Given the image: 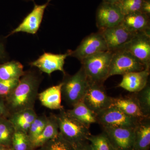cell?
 <instances>
[{
  "mask_svg": "<svg viewBox=\"0 0 150 150\" xmlns=\"http://www.w3.org/2000/svg\"><path fill=\"white\" fill-rule=\"evenodd\" d=\"M108 51L114 52L124 49L135 34L129 32L121 24L110 28L99 30Z\"/></svg>",
  "mask_w": 150,
  "mask_h": 150,
  "instance_id": "9c48e42d",
  "label": "cell"
},
{
  "mask_svg": "<svg viewBox=\"0 0 150 150\" xmlns=\"http://www.w3.org/2000/svg\"><path fill=\"white\" fill-rule=\"evenodd\" d=\"M69 50L65 54H54L45 52L39 58L29 64L49 76L55 71H60L66 74L64 69L65 60L70 56Z\"/></svg>",
  "mask_w": 150,
  "mask_h": 150,
  "instance_id": "4fadbf2b",
  "label": "cell"
},
{
  "mask_svg": "<svg viewBox=\"0 0 150 150\" xmlns=\"http://www.w3.org/2000/svg\"><path fill=\"white\" fill-rule=\"evenodd\" d=\"M150 16V0H144L142 5L141 11Z\"/></svg>",
  "mask_w": 150,
  "mask_h": 150,
  "instance_id": "836d02e7",
  "label": "cell"
},
{
  "mask_svg": "<svg viewBox=\"0 0 150 150\" xmlns=\"http://www.w3.org/2000/svg\"><path fill=\"white\" fill-rule=\"evenodd\" d=\"M23 1H34V0H23ZM47 1H51L52 0H47Z\"/></svg>",
  "mask_w": 150,
  "mask_h": 150,
  "instance_id": "74e56055",
  "label": "cell"
},
{
  "mask_svg": "<svg viewBox=\"0 0 150 150\" xmlns=\"http://www.w3.org/2000/svg\"><path fill=\"white\" fill-rule=\"evenodd\" d=\"M115 150H133L134 128L103 127Z\"/></svg>",
  "mask_w": 150,
  "mask_h": 150,
  "instance_id": "7c38bea8",
  "label": "cell"
},
{
  "mask_svg": "<svg viewBox=\"0 0 150 150\" xmlns=\"http://www.w3.org/2000/svg\"><path fill=\"white\" fill-rule=\"evenodd\" d=\"M23 66L16 61H11L0 65V79H19L24 74Z\"/></svg>",
  "mask_w": 150,
  "mask_h": 150,
  "instance_id": "603a6c76",
  "label": "cell"
},
{
  "mask_svg": "<svg viewBox=\"0 0 150 150\" xmlns=\"http://www.w3.org/2000/svg\"><path fill=\"white\" fill-rule=\"evenodd\" d=\"M50 2L47 1L42 5H38L35 3L32 10L25 16L21 24L10 33L8 36L19 32L35 34L39 29L45 9Z\"/></svg>",
  "mask_w": 150,
  "mask_h": 150,
  "instance_id": "5bb4252c",
  "label": "cell"
},
{
  "mask_svg": "<svg viewBox=\"0 0 150 150\" xmlns=\"http://www.w3.org/2000/svg\"><path fill=\"white\" fill-rule=\"evenodd\" d=\"M19 79H0V97L5 100L18 84Z\"/></svg>",
  "mask_w": 150,
  "mask_h": 150,
  "instance_id": "4dcf8cb0",
  "label": "cell"
},
{
  "mask_svg": "<svg viewBox=\"0 0 150 150\" xmlns=\"http://www.w3.org/2000/svg\"><path fill=\"white\" fill-rule=\"evenodd\" d=\"M124 15L116 4L102 2L96 11V25L99 30L115 27L121 24Z\"/></svg>",
  "mask_w": 150,
  "mask_h": 150,
  "instance_id": "8fae6325",
  "label": "cell"
},
{
  "mask_svg": "<svg viewBox=\"0 0 150 150\" xmlns=\"http://www.w3.org/2000/svg\"><path fill=\"white\" fill-rule=\"evenodd\" d=\"M111 106L117 108L126 115L134 118H145L135 93L125 97L113 98Z\"/></svg>",
  "mask_w": 150,
  "mask_h": 150,
  "instance_id": "d6986e66",
  "label": "cell"
},
{
  "mask_svg": "<svg viewBox=\"0 0 150 150\" xmlns=\"http://www.w3.org/2000/svg\"><path fill=\"white\" fill-rule=\"evenodd\" d=\"M10 148L11 150H34L27 134L19 131L15 132Z\"/></svg>",
  "mask_w": 150,
  "mask_h": 150,
  "instance_id": "484cf974",
  "label": "cell"
},
{
  "mask_svg": "<svg viewBox=\"0 0 150 150\" xmlns=\"http://www.w3.org/2000/svg\"><path fill=\"white\" fill-rule=\"evenodd\" d=\"M37 116L34 108H31L11 114L8 118L13 125L16 131L27 134L31 124Z\"/></svg>",
  "mask_w": 150,
  "mask_h": 150,
  "instance_id": "44dd1931",
  "label": "cell"
},
{
  "mask_svg": "<svg viewBox=\"0 0 150 150\" xmlns=\"http://www.w3.org/2000/svg\"><path fill=\"white\" fill-rule=\"evenodd\" d=\"M146 67L126 49L114 52L110 63L109 77L146 69Z\"/></svg>",
  "mask_w": 150,
  "mask_h": 150,
  "instance_id": "5b68a950",
  "label": "cell"
},
{
  "mask_svg": "<svg viewBox=\"0 0 150 150\" xmlns=\"http://www.w3.org/2000/svg\"><path fill=\"white\" fill-rule=\"evenodd\" d=\"M9 116L5 100L0 97V118H8Z\"/></svg>",
  "mask_w": 150,
  "mask_h": 150,
  "instance_id": "1f68e13d",
  "label": "cell"
},
{
  "mask_svg": "<svg viewBox=\"0 0 150 150\" xmlns=\"http://www.w3.org/2000/svg\"><path fill=\"white\" fill-rule=\"evenodd\" d=\"M121 1V0H103V2L112 4H117Z\"/></svg>",
  "mask_w": 150,
  "mask_h": 150,
  "instance_id": "e575fe53",
  "label": "cell"
},
{
  "mask_svg": "<svg viewBox=\"0 0 150 150\" xmlns=\"http://www.w3.org/2000/svg\"><path fill=\"white\" fill-rule=\"evenodd\" d=\"M0 150H11V149L9 147L0 144Z\"/></svg>",
  "mask_w": 150,
  "mask_h": 150,
  "instance_id": "8d00e7d4",
  "label": "cell"
},
{
  "mask_svg": "<svg viewBox=\"0 0 150 150\" xmlns=\"http://www.w3.org/2000/svg\"><path fill=\"white\" fill-rule=\"evenodd\" d=\"M139 105L146 117L150 116V86L149 83L141 91L135 93Z\"/></svg>",
  "mask_w": 150,
  "mask_h": 150,
  "instance_id": "83f0119b",
  "label": "cell"
},
{
  "mask_svg": "<svg viewBox=\"0 0 150 150\" xmlns=\"http://www.w3.org/2000/svg\"><path fill=\"white\" fill-rule=\"evenodd\" d=\"M15 131L8 118H0V144L10 147Z\"/></svg>",
  "mask_w": 150,
  "mask_h": 150,
  "instance_id": "cb8c5ba5",
  "label": "cell"
},
{
  "mask_svg": "<svg viewBox=\"0 0 150 150\" xmlns=\"http://www.w3.org/2000/svg\"><path fill=\"white\" fill-rule=\"evenodd\" d=\"M41 78L32 70L25 71L18 84L5 100L10 115L25 109L34 108Z\"/></svg>",
  "mask_w": 150,
  "mask_h": 150,
  "instance_id": "6da1fadb",
  "label": "cell"
},
{
  "mask_svg": "<svg viewBox=\"0 0 150 150\" xmlns=\"http://www.w3.org/2000/svg\"><path fill=\"white\" fill-rule=\"evenodd\" d=\"M124 49L130 52L143 64L150 68V34L141 33L135 34Z\"/></svg>",
  "mask_w": 150,
  "mask_h": 150,
  "instance_id": "30bf717a",
  "label": "cell"
},
{
  "mask_svg": "<svg viewBox=\"0 0 150 150\" xmlns=\"http://www.w3.org/2000/svg\"><path fill=\"white\" fill-rule=\"evenodd\" d=\"M75 150H93L90 143L88 141L82 142L75 146Z\"/></svg>",
  "mask_w": 150,
  "mask_h": 150,
  "instance_id": "d6a6232c",
  "label": "cell"
},
{
  "mask_svg": "<svg viewBox=\"0 0 150 150\" xmlns=\"http://www.w3.org/2000/svg\"><path fill=\"white\" fill-rule=\"evenodd\" d=\"M55 116L59 133L68 142L75 146L87 141L88 137L91 134L89 127L71 118L64 109Z\"/></svg>",
  "mask_w": 150,
  "mask_h": 150,
  "instance_id": "277c9868",
  "label": "cell"
},
{
  "mask_svg": "<svg viewBox=\"0 0 150 150\" xmlns=\"http://www.w3.org/2000/svg\"><path fill=\"white\" fill-rule=\"evenodd\" d=\"M113 54L108 50L86 58L81 62L89 82L103 84L109 78Z\"/></svg>",
  "mask_w": 150,
  "mask_h": 150,
  "instance_id": "7a4b0ae2",
  "label": "cell"
},
{
  "mask_svg": "<svg viewBox=\"0 0 150 150\" xmlns=\"http://www.w3.org/2000/svg\"><path fill=\"white\" fill-rule=\"evenodd\" d=\"M93 150H115L104 132L96 135L91 134L87 138Z\"/></svg>",
  "mask_w": 150,
  "mask_h": 150,
  "instance_id": "4316f807",
  "label": "cell"
},
{
  "mask_svg": "<svg viewBox=\"0 0 150 150\" xmlns=\"http://www.w3.org/2000/svg\"><path fill=\"white\" fill-rule=\"evenodd\" d=\"M48 119V117L46 115H37L31 124L27 133L31 142L37 138L43 131L47 124Z\"/></svg>",
  "mask_w": 150,
  "mask_h": 150,
  "instance_id": "f1b7e54d",
  "label": "cell"
},
{
  "mask_svg": "<svg viewBox=\"0 0 150 150\" xmlns=\"http://www.w3.org/2000/svg\"><path fill=\"white\" fill-rule=\"evenodd\" d=\"M35 150H75V146L64 139L59 133L58 136Z\"/></svg>",
  "mask_w": 150,
  "mask_h": 150,
  "instance_id": "d4e9b609",
  "label": "cell"
},
{
  "mask_svg": "<svg viewBox=\"0 0 150 150\" xmlns=\"http://www.w3.org/2000/svg\"><path fill=\"white\" fill-rule=\"evenodd\" d=\"M97 123L102 127L131 128H135L142 119L129 116L117 108L112 106L97 113Z\"/></svg>",
  "mask_w": 150,
  "mask_h": 150,
  "instance_id": "8992f818",
  "label": "cell"
},
{
  "mask_svg": "<svg viewBox=\"0 0 150 150\" xmlns=\"http://www.w3.org/2000/svg\"><path fill=\"white\" fill-rule=\"evenodd\" d=\"M144 0H121L117 6L124 16L129 14L141 11Z\"/></svg>",
  "mask_w": 150,
  "mask_h": 150,
  "instance_id": "f546056e",
  "label": "cell"
},
{
  "mask_svg": "<svg viewBox=\"0 0 150 150\" xmlns=\"http://www.w3.org/2000/svg\"><path fill=\"white\" fill-rule=\"evenodd\" d=\"M67 115L89 128L91 124L97 123V114L88 108L83 101L66 110Z\"/></svg>",
  "mask_w": 150,
  "mask_h": 150,
  "instance_id": "ffe728a7",
  "label": "cell"
},
{
  "mask_svg": "<svg viewBox=\"0 0 150 150\" xmlns=\"http://www.w3.org/2000/svg\"><path fill=\"white\" fill-rule=\"evenodd\" d=\"M149 75L150 69H148L128 73L123 75L118 86L130 92L136 93L141 91L146 86Z\"/></svg>",
  "mask_w": 150,
  "mask_h": 150,
  "instance_id": "9a60e30c",
  "label": "cell"
},
{
  "mask_svg": "<svg viewBox=\"0 0 150 150\" xmlns=\"http://www.w3.org/2000/svg\"><path fill=\"white\" fill-rule=\"evenodd\" d=\"M108 51L104 38L99 32L92 33L82 40L74 51L69 50L70 56L81 62L95 54Z\"/></svg>",
  "mask_w": 150,
  "mask_h": 150,
  "instance_id": "52a82bcc",
  "label": "cell"
},
{
  "mask_svg": "<svg viewBox=\"0 0 150 150\" xmlns=\"http://www.w3.org/2000/svg\"><path fill=\"white\" fill-rule=\"evenodd\" d=\"M64 75L62 82V97L67 104L73 107L83 101L89 83L82 67L74 75Z\"/></svg>",
  "mask_w": 150,
  "mask_h": 150,
  "instance_id": "3957f363",
  "label": "cell"
},
{
  "mask_svg": "<svg viewBox=\"0 0 150 150\" xmlns=\"http://www.w3.org/2000/svg\"><path fill=\"white\" fill-rule=\"evenodd\" d=\"M121 23L129 32L134 34L141 33L150 34V16L142 12L124 16Z\"/></svg>",
  "mask_w": 150,
  "mask_h": 150,
  "instance_id": "2e32d148",
  "label": "cell"
},
{
  "mask_svg": "<svg viewBox=\"0 0 150 150\" xmlns=\"http://www.w3.org/2000/svg\"><path fill=\"white\" fill-rule=\"evenodd\" d=\"M133 150H149L150 145V118H142L134 129Z\"/></svg>",
  "mask_w": 150,
  "mask_h": 150,
  "instance_id": "ac0fdd59",
  "label": "cell"
},
{
  "mask_svg": "<svg viewBox=\"0 0 150 150\" xmlns=\"http://www.w3.org/2000/svg\"><path fill=\"white\" fill-rule=\"evenodd\" d=\"M63 83L52 86L38 93V98L41 104L51 110L64 109L62 105V88Z\"/></svg>",
  "mask_w": 150,
  "mask_h": 150,
  "instance_id": "e0dca14e",
  "label": "cell"
},
{
  "mask_svg": "<svg viewBox=\"0 0 150 150\" xmlns=\"http://www.w3.org/2000/svg\"><path fill=\"white\" fill-rule=\"evenodd\" d=\"M59 134V126L56 116L51 114L48 117L47 124L43 131L31 142L33 149L35 150L40 147L49 140L58 136Z\"/></svg>",
  "mask_w": 150,
  "mask_h": 150,
  "instance_id": "7402d4cb",
  "label": "cell"
},
{
  "mask_svg": "<svg viewBox=\"0 0 150 150\" xmlns=\"http://www.w3.org/2000/svg\"><path fill=\"white\" fill-rule=\"evenodd\" d=\"M4 46L1 43H0V59H1L4 56Z\"/></svg>",
  "mask_w": 150,
  "mask_h": 150,
  "instance_id": "d590c367",
  "label": "cell"
},
{
  "mask_svg": "<svg viewBox=\"0 0 150 150\" xmlns=\"http://www.w3.org/2000/svg\"><path fill=\"white\" fill-rule=\"evenodd\" d=\"M112 99L108 95L103 84L89 83L83 102L97 114L110 107Z\"/></svg>",
  "mask_w": 150,
  "mask_h": 150,
  "instance_id": "ba28073f",
  "label": "cell"
}]
</instances>
